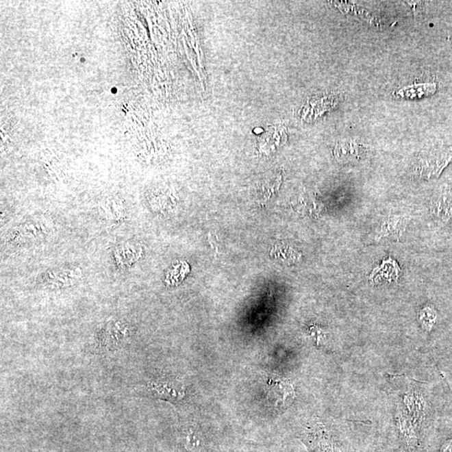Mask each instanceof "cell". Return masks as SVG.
Segmentation results:
<instances>
[{
	"mask_svg": "<svg viewBox=\"0 0 452 452\" xmlns=\"http://www.w3.org/2000/svg\"><path fill=\"white\" fill-rule=\"evenodd\" d=\"M53 229L54 225L50 218L36 216L14 227L6 237V241L16 247L27 246L50 236Z\"/></svg>",
	"mask_w": 452,
	"mask_h": 452,
	"instance_id": "6da1fadb",
	"label": "cell"
},
{
	"mask_svg": "<svg viewBox=\"0 0 452 452\" xmlns=\"http://www.w3.org/2000/svg\"><path fill=\"white\" fill-rule=\"evenodd\" d=\"M131 329L129 324L123 320H110L99 331L95 341V349L98 353H108L123 348L131 338Z\"/></svg>",
	"mask_w": 452,
	"mask_h": 452,
	"instance_id": "7a4b0ae2",
	"label": "cell"
},
{
	"mask_svg": "<svg viewBox=\"0 0 452 452\" xmlns=\"http://www.w3.org/2000/svg\"><path fill=\"white\" fill-rule=\"evenodd\" d=\"M145 389L152 397L176 402L186 397V388L179 380L171 378H158L149 380Z\"/></svg>",
	"mask_w": 452,
	"mask_h": 452,
	"instance_id": "3957f363",
	"label": "cell"
},
{
	"mask_svg": "<svg viewBox=\"0 0 452 452\" xmlns=\"http://www.w3.org/2000/svg\"><path fill=\"white\" fill-rule=\"evenodd\" d=\"M83 273L80 267L67 266L47 271L41 277V284L49 289H62L78 284Z\"/></svg>",
	"mask_w": 452,
	"mask_h": 452,
	"instance_id": "277c9868",
	"label": "cell"
},
{
	"mask_svg": "<svg viewBox=\"0 0 452 452\" xmlns=\"http://www.w3.org/2000/svg\"><path fill=\"white\" fill-rule=\"evenodd\" d=\"M451 160L452 148L436 151L435 153L429 154L420 160L418 164V173L423 179L438 178Z\"/></svg>",
	"mask_w": 452,
	"mask_h": 452,
	"instance_id": "5b68a950",
	"label": "cell"
},
{
	"mask_svg": "<svg viewBox=\"0 0 452 452\" xmlns=\"http://www.w3.org/2000/svg\"><path fill=\"white\" fill-rule=\"evenodd\" d=\"M431 214L440 224H447L452 218V184H444L433 195Z\"/></svg>",
	"mask_w": 452,
	"mask_h": 452,
	"instance_id": "8992f818",
	"label": "cell"
},
{
	"mask_svg": "<svg viewBox=\"0 0 452 452\" xmlns=\"http://www.w3.org/2000/svg\"><path fill=\"white\" fill-rule=\"evenodd\" d=\"M142 248L140 244L127 242L116 248L113 252L116 266L121 269L130 268L141 258Z\"/></svg>",
	"mask_w": 452,
	"mask_h": 452,
	"instance_id": "52a82bcc",
	"label": "cell"
},
{
	"mask_svg": "<svg viewBox=\"0 0 452 452\" xmlns=\"http://www.w3.org/2000/svg\"><path fill=\"white\" fill-rule=\"evenodd\" d=\"M99 213L104 220L112 223H119L125 220L126 205L118 199H108L98 206Z\"/></svg>",
	"mask_w": 452,
	"mask_h": 452,
	"instance_id": "ba28073f",
	"label": "cell"
},
{
	"mask_svg": "<svg viewBox=\"0 0 452 452\" xmlns=\"http://www.w3.org/2000/svg\"><path fill=\"white\" fill-rule=\"evenodd\" d=\"M436 83H422L399 90L395 96L406 99H419L433 95L436 92Z\"/></svg>",
	"mask_w": 452,
	"mask_h": 452,
	"instance_id": "9c48e42d",
	"label": "cell"
},
{
	"mask_svg": "<svg viewBox=\"0 0 452 452\" xmlns=\"http://www.w3.org/2000/svg\"><path fill=\"white\" fill-rule=\"evenodd\" d=\"M262 138V147L266 149L269 148L273 149L285 142L286 139L285 127L281 125L270 127Z\"/></svg>",
	"mask_w": 452,
	"mask_h": 452,
	"instance_id": "30bf717a",
	"label": "cell"
},
{
	"mask_svg": "<svg viewBox=\"0 0 452 452\" xmlns=\"http://www.w3.org/2000/svg\"><path fill=\"white\" fill-rule=\"evenodd\" d=\"M271 384L279 403L286 405L292 402L294 390L291 384L286 380L278 379L271 380Z\"/></svg>",
	"mask_w": 452,
	"mask_h": 452,
	"instance_id": "8fae6325",
	"label": "cell"
},
{
	"mask_svg": "<svg viewBox=\"0 0 452 452\" xmlns=\"http://www.w3.org/2000/svg\"><path fill=\"white\" fill-rule=\"evenodd\" d=\"M276 254L279 256V258H281V261L288 264L295 263L299 261L300 258L299 254L296 253V251L288 247H277Z\"/></svg>",
	"mask_w": 452,
	"mask_h": 452,
	"instance_id": "7c38bea8",
	"label": "cell"
},
{
	"mask_svg": "<svg viewBox=\"0 0 452 452\" xmlns=\"http://www.w3.org/2000/svg\"><path fill=\"white\" fill-rule=\"evenodd\" d=\"M437 314L435 309L431 307H425L420 312V320L427 330L431 329L436 322Z\"/></svg>",
	"mask_w": 452,
	"mask_h": 452,
	"instance_id": "4fadbf2b",
	"label": "cell"
},
{
	"mask_svg": "<svg viewBox=\"0 0 452 452\" xmlns=\"http://www.w3.org/2000/svg\"><path fill=\"white\" fill-rule=\"evenodd\" d=\"M440 452H452V438L444 443Z\"/></svg>",
	"mask_w": 452,
	"mask_h": 452,
	"instance_id": "5bb4252c",
	"label": "cell"
}]
</instances>
